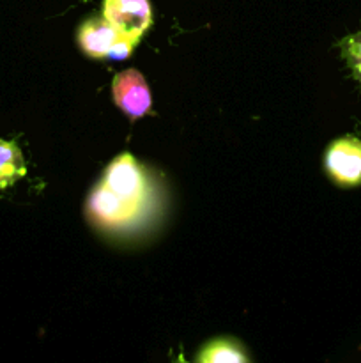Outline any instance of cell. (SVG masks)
<instances>
[{
    "label": "cell",
    "instance_id": "277c9868",
    "mask_svg": "<svg viewBox=\"0 0 361 363\" xmlns=\"http://www.w3.org/2000/svg\"><path fill=\"white\" fill-rule=\"evenodd\" d=\"M142 204L124 201L103 186L101 183L92 190L87 202V213L92 222L103 227H119L131 222L137 216Z\"/></svg>",
    "mask_w": 361,
    "mask_h": 363
},
{
    "label": "cell",
    "instance_id": "9c48e42d",
    "mask_svg": "<svg viewBox=\"0 0 361 363\" xmlns=\"http://www.w3.org/2000/svg\"><path fill=\"white\" fill-rule=\"evenodd\" d=\"M338 46L353 77L361 84V30L343 38Z\"/></svg>",
    "mask_w": 361,
    "mask_h": 363
},
{
    "label": "cell",
    "instance_id": "52a82bcc",
    "mask_svg": "<svg viewBox=\"0 0 361 363\" xmlns=\"http://www.w3.org/2000/svg\"><path fill=\"white\" fill-rule=\"evenodd\" d=\"M27 174L23 155L16 142L0 138V190L11 186Z\"/></svg>",
    "mask_w": 361,
    "mask_h": 363
},
{
    "label": "cell",
    "instance_id": "6da1fadb",
    "mask_svg": "<svg viewBox=\"0 0 361 363\" xmlns=\"http://www.w3.org/2000/svg\"><path fill=\"white\" fill-rule=\"evenodd\" d=\"M329 177L340 186L361 184V140L343 137L333 142L324 156Z\"/></svg>",
    "mask_w": 361,
    "mask_h": 363
},
{
    "label": "cell",
    "instance_id": "ba28073f",
    "mask_svg": "<svg viewBox=\"0 0 361 363\" xmlns=\"http://www.w3.org/2000/svg\"><path fill=\"white\" fill-rule=\"evenodd\" d=\"M198 362L202 363H219V362H234V363H244L248 362V354L244 353L243 347L234 340L219 339L214 342L207 344L198 354Z\"/></svg>",
    "mask_w": 361,
    "mask_h": 363
},
{
    "label": "cell",
    "instance_id": "5b68a950",
    "mask_svg": "<svg viewBox=\"0 0 361 363\" xmlns=\"http://www.w3.org/2000/svg\"><path fill=\"white\" fill-rule=\"evenodd\" d=\"M112 91L117 106L131 119L145 116L151 108V91L142 73H138L137 69H126L117 74Z\"/></svg>",
    "mask_w": 361,
    "mask_h": 363
},
{
    "label": "cell",
    "instance_id": "7a4b0ae2",
    "mask_svg": "<svg viewBox=\"0 0 361 363\" xmlns=\"http://www.w3.org/2000/svg\"><path fill=\"white\" fill-rule=\"evenodd\" d=\"M103 14L126 38L140 41L142 34L152 23L149 0H105Z\"/></svg>",
    "mask_w": 361,
    "mask_h": 363
},
{
    "label": "cell",
    "instance_id": "3957f363",
    "mask_svg": "<svg viewBox=\"0 0 361 363\" xmlns=\"http://www.w3.org/2000/svg\"><path fill=\"white\" fill-rule=\"evenodd\" d=\"M101 184L124 201L142 204L145 191V177L133 156H117L106 169Z\"/></svg>",
    "mask_w": 361,
    "mask_h": 363
},
{
    "label": "cell",
    "instance_id": "30bf717a",
    "mask_svg": "<svg viewBox=\"0 0 361 363\" xmlns=\"http://www.w3.org/2000/svg\"><path fill=\"white\" fill-rule=\"evenodd\" d=\"M137 43L138 41H134V39L126 38V35H120V38L117 39L115 45L110 48L108 55H106V57H110V59H113V60L127 59V57L131 55V52H133V48H134V45H137Z\"/></svg>",
    "mask_w": 361,
    "mask_h": 363
},
{
    "label": "cell",
    "instance_id": "8992f818",
    "mask_svg": "<svg viewBox=\"0 0 361 363\" xmlns=\"http://www.w3.org/2000/svg\"><path fill=\"white\" fill-rule=\"evenodd\" d=\"M120 35L122 34L106 18H92L80 27L78 43L87 55L99 59L108 55L110 48L115 45Z\"/></svg>",
    "mask_w": 361,
    "mask_h": 363
}]
</instances>
